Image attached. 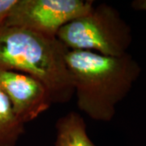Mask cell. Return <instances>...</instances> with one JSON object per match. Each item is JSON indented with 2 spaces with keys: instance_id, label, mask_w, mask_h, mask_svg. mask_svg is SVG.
<instances>
[{
  "instance_id": "6da1fadb",
  "label": "cell",
  "mask_w": 146,
  "mask_h": 146,
  "mask_svg": "<svg viewBox=\"0 0 146 146\" xmlns=\"http://www.w3.org/2000/svg\"><path fill=\"white\" fill-rule=\"evenodd\" d=\"M66 62L79 110L98 122L113 119L118 104L128 95L141 73L139 63L128 53L111 57L68 50Z\"/></svg>"
},
{
  "instance_id": "7a4b0ae2",
  "label": "cell",
  "mask_w": 146,
  "mask_h": 146,
  "mask_svg": "<svg viewBox=\"0 0 146 146\" xmlns=\"http://www.w3.org/2000/svg\"><path fill=\"white\" fill-rule=\"evenodd\" d=\"M68 50L57 37L0 24V70L36 79L46 87L53 104L67 103L75 94L66 62Z\"/></svg>"
},
{
  "instance_id": "3957f363",
  "label": "cell",
  "mask_w": 146,
  "mask_h": 146,
  "mask_svg": "<svg viewBox=\"0 0 146 146\" xmlns=\"http://www.w3.org/2000/svg\"><path fill=\"white\" fill-rule=\"evenodd\" d=\"M56 37L70 50L111 57L127 54L133 38L131 27L119 11L106 3L94 6L88 13L69 22Z\"/></svg>"
},
{
  "instance_id": "277c9868",
  "label": "cell",
  "mask_w": 146,
  "mask_h": 146,
  "mask_svg": "<svg viewBox=\"0 0 146 146\" xmlns=\"http://www.w3.org/2000/svg\"><path fill=\"white\" fill-rule=\"evenodd\" d=\"M89 0H16L3 25L56 37L69 22L94 7Z\"/></svg>"
},
{
  "instance_id": "5b68a950",
  "label": "cell",
  "mask_w": 146,
  "mask_h": 146,
  "mask_svg": "<svg viewBox=\"0 0 146 146\" xmlns=\"http://www.w3.org/2000/svg\"><path fill=\"white\" fill-rule=\"evenodd\" d=\"M0 90L23 123L33 121L53 104L46 87L27 74L0 70Z\"/></svg>"
},
{
  "instance_id": "8992f818",
  "label": "cell",
  "mask_w": 146,
  "mask_h": 146,
  "mask_svg": "<svg viewBox=\"0 0 146 146\" xmlns=\"http://www.w3.org/2000/svg\"><path fill=\"white\" fill-rule=\"evenodd\" d=\"M55 146H96L89 138L84 118L71 111L60 117L55 123Z\"/></svg>"
},
{
  "instance_id": "52a82bcc",
  "label": "cell",
  "mask_w": 146,
  "mask_h": 146,
  "mask_svg": "<svg viewBox=\"0 0 146 146\" xmlns=\"http://www.w3.org/2000/svg\"><path fill=\"white\" fill-rule=\"evenodd\" d=\"M24 132L25 123L16 117L8 98L0 90V146H16Z\"/></svg>"
},
{
  "instance_id": "ba28073f",
  "label": "cell",
  "mask_w": 146,
  "mask_h": 146,
  "mask_svg": "<svg viewBox=\"0 0 146 146\" xmlns=\"http://www.w3.org/2000/svg\"><path fill=\"white\" fill-rule=\"evenodd\" d=\"M16 3V0H0V24L4 22Z\"/></svg>"
},
{
  "instance_id": "9c48e42d",
  "label": "cell",
  "mask_w": 146,
  "mask_h": 146,
  "mask_svg": "<svg viewBox=\"0 0 146 146\" xmlns=\"http://www.w3.org/2000/svg\"><path fill=\"white\" fill-rule=\"evenodd\" d=\"M131 6L134 10L146 11V0H135L131 3Z\"/></svg>"
}]
</instances>
